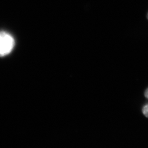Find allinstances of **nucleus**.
<instances>
[{"mask_svg":"<svg viewBox=\"0 0 148 148\" xmlns=\"http://www.w3.org/2000/svg\"><path fill=\"white\" fill-rule=\"evenodd\" d=\"M145 95L146 98L148 99V88L146 90V91L145 92ZM143 114H144L146 117L148 118V104L145 105L144 107H143Z\"/></svg>","mask_w":148,"mask_h":148,"instance_id":"f03ea898","label":"nucleus"},{"mask_svg":"<svg viewBox=\"0 0 148 148\" xmlns=\"http://www.w3.org/2000/svg\"><path fill=\"white\" fill-rule=\"evenodd\" d=\"M15 45V41L13 37L6 32H0V56L11 53Z\"/></svg>","mask_w":148,"mask_h":148,"instance_id":"f257e3e1","label":"nucleus"},{"mask_svg":"<svg viewBox=\"0 0 148 148\" xmlns=\"http://www.w3.org/2000/svg\"><path fill=\"white\" fill-rule=\"evenodd\" d=\"M147 18H148V13H147Z\"/></svg>","mask_w":148,"mask_h":148,"instance_id":"7ed1b4c3","label":"nucleus"}]
</instances>
